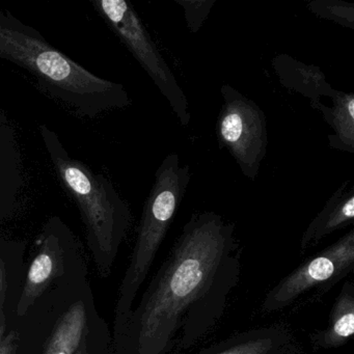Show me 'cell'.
Segmentation results:
<instances>
[{
    "mask_svg": "<svg viewBox=\"0 0 354 354\" xmlns=\"http://www.w3.org/2000/svg\"><path fill=\"white\" fill-rule=\"evenodd\" d=\"M6 318L0 306V354H15L18 347V335L15 331L6 333Z\"/></svg>",
    "mask_w": 354,
    "mask_h": 354,
    "instance_id": "obj_18",
    "label": "cell"
},
{
    "mask_svg": "<svg viewBox=\"0 0 354 354\" xmlns=\"http://www.w3.org/2000/svg\"><path fill=\"white\" fill-rule=\"evenodd\" d=\"M86 312L82 302L73 304L62 317L43 354H74L84 341Z\"/></svg>",
    "mask_w": 354,
    "mask_h": 354,
    "instance_id": "obj_15",
    "label": "cell"
},
{
    "mask_svg": "<svg viewBox=\"0 0 354 354\" xmlns=\"http://www.w3.org/2000/svg\"><path fill=\"white\" fill-rule=\"evenodd\" d=\"M221 94L223 103L216 122L219 148L231 154L248 179L256 181L268 144L264 111L229 84L221 86Z\"/></svg>",
    "mask_w": 354,
    "mask_h": 354,
    "instance_id": "obj_7",
    "label": "cell"
},
{
    "mask_svg": "<svg viewBox=\"0 0 354 354\" xmlns=\"http://www.w3.org/2000/svg\"><path fill=\"white\" fill-rule=\"evenodd\" d=\"M354 335V283L347 279L333 302L327 325L313 333L310 344L315 350L343 347Z\"/></svg>",
    "mask_w": 354,
    "mask_h": 354,
    "instance_id": "obj_13",
    "label": "cell"
},
{
    "mask_svg": "<svg viewBox=\"0 0 354 354\" xmlns=\"http://www.w3.org/2000/svg\"><path fill=\"white\" fill-rule=\"evenodd\" d=\"M281 86L306 97L310 106L321 102L322 97H331L335 91L320 68L306 65L288 55H279L271 62Z\"/></svg>",
    "mask_w": 354,
    "mask_h": 354,
    "instance_id": "obj_12",
    "label": "cell"
},
{
    "mask_svg": "<svg viewBox=\"0 0 354 354\" xmlns=\"http://www.w3.org/2000/svg\"><path fill=\"white\" fill-rule=\"evenodd\" d=\"M92 5L150 76L179 123L183 127L189 125L187 97L131 3L125 0H92Z\"/></svg>",
    "mask_w": 354,
    "mask_h": 354,
    "instance_id": "obj_5",
    "label": "cell"
},
{
    "mask_svg": "<svg viewBox=\"0 0 354 354\" xmlns=\"http://www.w3.org/2000/svg\"><path fill=\"white\" fill-rule=\"evenodd\" d=\"M190 182V169L179 155H167L155 173L152 189L145 202L129 265L120 287L115 308V335L133 310L134 300L146 281L157 252L175 219Z\"/></svg>",
    "mask_w": 354,
    "mask_h": 354,
    "instance_id": "obj_4",
    "label": "cell"
},
{
    "mask_svg": "<svg viewBox=\"0 0 354 354\" xmlns=\"http://www.w3.org/2000/svg\"><path fill=\"white\" fill-rule=\"evenodd\" d=\"M74 354H88V352H86V341H84L80 344V348H78L77 351Z\"/></svg>",
    "mask_w": 354,
    "mask_h": 354,
    "instance_id": "obj_20",
    "label": "cell"
},
{
    "mask_svg": "<svg viewBox=\"0 0 354 354\" xmlns=\"http://www.w3.org/2000/svg\"><path fill=\"white\" fill-rule=\"evenodd\" d=\"M194 354H308L283 323L252 327L234 333Z\"/></svg>",
    "mask_w": 354,
    "mask_h": 354,
    "instance_id": "obj_9",
    "label": "cell"
},
{
    "mask_svg": "<svg viewBox=\"0 0 354 354\" xmlns=\"http://www.w3.org/2000/svg\"><path fill=\"white\" fill-rule=\"evenodd\" d=\"M0 59L28 70L45 93L82 117L96 119L131 105L123 84L91 73L55 48L38 30L3 10H0Z\"/></svg>",
    "mask_w": 354,
    "mask_h": 354,
    "instance_id": "obj_2",
    "label": "cell"
},
{
    "mask_svg": "<svg viewBox=\"0 0 354 354\" xmlns=\"http://www.w3.org/2000/svg\"><path fill=\"white\" fill-rule=\"evenodd\" d=\"M331 100V107L322 102L312 107L322 113L325 121L333 130V134L328 136L329 149L353 154L354 94L335 91Z\"/></svg>",
    "mask_w": 354,
    "mask_h": 354,
    "instance_id": "obj_14",
    "label": "cell"
},
{
    "mask_svg": "<svg viewBox=\"0 0 354 354\" xmlns=\"http://www.w3.org/2000/svg\"><path fill=\"white\" fill-rule=\"evenodd\" d=\"M354 270V229L308 257L294 270L279 279L265 295L261 313L273 314L289 308L302 296L318 290L328 291Z\"/></svg>",
    "mask_w": 354,
    "mask_h": 354,
    "instance_id": "obj_6",
    "label": "cell"
},
{
    "mask_svg": "<svg viewBox=\"0 0 354 354\" xmlns=\"http://www.w3.org/2000/svg\"><path fill=\"white\" fill-rule=\"evenodd\" d=\"M306 7L310 13L321 19L329 20L343 28L354 30L353 3L339 0H313Z\"/></svg>",
    "mask_w": 354,
    "mask_h": 354,
    "instance_id": "obj_16",
    "label": "cell"
},
{
    "mask_svg": "<svg viewBox=\"0 0 354 354\" xmlns=\"http://www.w3.org/2000/svg\"><path fill=\"white\" fill-rule=\"evenodd\" d=\"M184 10L186 24L192 34H198L212 11L215 0H174Z\"/></svg>",
    "mask_w": 354,
    "mask_h": 354,
    "instance_id": "obj_17",
    "label": "cell"
},
{
    "mask_svg": "<svg viewBox=\"0 0 354 354\" xmlns=\"http://www.w3.org/2000/svg\"><path fill=\"white\" fill-rule=\"evenodd\" d=\"M241 256L233 223L192 215L117 335L123 354L187 351L208 337L238 287Z\"/></svg>",
    "mask_w": 354,
    "mask_h": 354,
    "instance_id": "obj_1",
    "label": "cell"
},
{
    "mask_svg": "<svg viewBox=\"0 0 354 354\" xmlns=\"http://www.w3.org/2000/svg\"><path fill=\"white\" fill-rule=\"evenodd\" d=\"M66 232L65 225L57 217H53L45 225L38 252L30 265L18 301V316L26 315L49 285L63 273V238Z\"/></svg>",
    "mask_w": 354,
    "mask_h": 354,
    "instance_id": "obj_8",
    "label": "cell"
},
{
    "mask_svg": "<svg viewBox=\"0 0 354 354\" xmlns=\"http://www.w3.org/2000/svg\"><path fill=\"white\" fill-rule=\"evenodd\" d=\"M24 185L21 153L15 131L0 113V219L15 211Z\"/></svg>",
    "mask_w": 354,
    "mask_h": 354,
    "instance_id": "obj_11",
    "label": "cell"
},
{
    "mask_svg": "<svg viewBox=\"0 0 354 354\" xmlns=\"http://www.w3.org/2000/svg\"><path fill=\"white\" fill-rule=\"evenodd\" d=\"M39 131L62 186L80 208L95 262L107 274L129 229V207L104 175L72 157L48 126Z\"/></svg>",
    "mask_w": 354,
    "mask_h": 354,
    "instance_id": "obj_3",
    "label": "cell"
},
{
    "mask_svg": "<svg viewBox=\"0 0 354 354\" xmlns=\"http://www.w3.org/2000/svg\"><path fill=\"white\" fill-rule=\"evenodd\" d=\"M3 288H5V265L3 261L0 260V296L3 293Z\"/></svg>",
    "mask_w": 354,
    "mask_h": 354,
    "instance_id": "obj_19",
    "label": "cell"
},
{
    "mask_svg": "<svg viewBox=\"0 0 354 354\" xmlns=\"http://www.w3.org/2000/svg\"><path fill=\"white\" fill-rule=\"evenodd\" d=\"M354 225V186L344 182L302 234L300 254L318 245L327 236Z\"/></svg>",
    "mask_w": 354,
    "mask_h": 354,
    "instance_id": "obj_10",
    "label": "cell"
}]
</instances>
